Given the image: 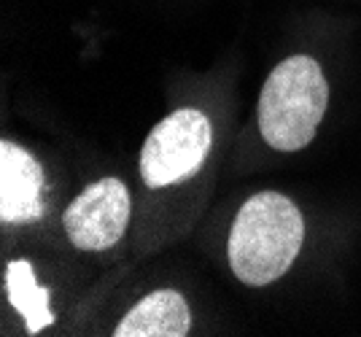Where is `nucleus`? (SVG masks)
<instances>
[{
	"mask_svg": "<svg viewBox=\"0 0 361 337\" xmlns=\"http://www.w3.org/2000/svg\"><path fill=\"white\" fill-rule=\"evenodd\" d=\"M305 243L300 205L281 192H259L243 202L229 232L226 257L245 286H270L297 262Z\"/></svg>",
	"mask_w": 361,
	"mask_h": 337,
	"instance_id": "1",
	"label": "nucleus"
},
{
	"mask_svg": "<svg viewBox=\"0 0 361 337\" xmlns=\"http://www.w3.org/2000/svg\"><path fill=\"white\" fill-rule=\"evenodd\" d=\"M329 106V84L313 57L294 54L278 62L259 94V133L275 152L294 154L316 138Z\"/></svg>",
	"mask_w": 361,
	"mask_h": 337,
	"instance_id": "2",
	"label": "nucleus"
},
{
	"mask_svg": "<svg viewBox=\"0 0 361 337\" xmlns=\"http://www.w3.org/2000/svg\"><path fill=\"white\" fill-rule=\"evenodd\" d=\"M211 149V119L200 108H178L149 133L140 149V178L149 189L183 184L202 170Z\"/></svg>",
	"mask_w": 361,
	"mask_h": 337,
	"instance_id": "3",
	"label": "nucleus"
},
{
	"mask_svg": "<svg viewBox=\"0 0 361 337\" xmlns=\"http://www.w3.org/2000/svg\"><path fill=\"white\" fill-rule=\"evenodd\" d=\"M133 216L130 189L119 178L90 184L65 208L62 227L78 251H108L124 238Z\"/></svg>",
	"mask_w": 361,
	"mask_h": 337,
	"instance_id": "4",
	"label": "nucleus"
},
{
	"mask_svg": "<svg viewBox=\"0 0 361 337\" xmlns=\"http://www.w3.org/2000/svg\"><path fill=\"white\" fill-rule=\"evenodd\" d=\"M44 168L25 146L0 143V221L30 224L44 219Z\"/></svg>",
	"mask_w": 361,
	"mask_h": 337,
	"instance_id": "5",
	"label": "nucleus"
},
{
	"mask_svg": "<svg viewBox=\"0 0 361 337\" xmlns=\"http://www.w3.org/2000/svg\"><path fill=\"white\" fill-rule=\"evenodd\" d=\"M192 332V310L176 289H157L137 300L116 324V337H186Z\"/></svg>",
	"mask_w": 361,
	"mask_h": 337,
	"instance_id": "6",
	"label": "nucleus"
},
{
	"mask_svg": "<svg viewBox=\"0 0 361 337\" xmlns=\"http://www.w3.org/2000/svg\"><path fill=\"white\" fill-rule=\"evenodd\" d=\"M6 294H8V302L25 319L30 335H38L54 321V313L49 307V291L35 281V273L27 259H14L6 267Z\"/></svg>",
	"mask_w": 361,
	"mask_h": 337,
	"instance_id": "7",
	"label": "nucleus"
}]
</instances>
